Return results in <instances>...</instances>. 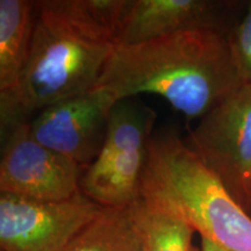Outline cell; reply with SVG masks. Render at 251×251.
Here are the masks:
<instances>
[{
  "mask_svg": "<svg viewBox=\"0 0 251 251\" xmlns=\"http://www.w3.org/2000/svg\"><path fill=\"white\" fill-rule=\"evenodd\" d=\"M130 0H42L29 56L11 90L0 93L1 133L62 100L93 90Z\"/></svg>",
  "mask_w": 251,
  "mask_h": 251,
  "instance_id": "1",
  "label": "cell"
},
{
  "mask_svg": "<svg viewBox=\"0 0 251 251\" xmlns=\"http://www.w3.org/2000/svg\"><path fill=\"white\" fill-rule=\"evenodd\" d=\"M242 84L227 37L180 31L117 46L94 89L106 91L117 101L157 94L188 120H200Z\"/></svg>",
  "mask_w": 251,
  "mask_h": 251,
  "instance_id": "2",
  "label": "cell"
},
{
  "mask_svg": "<svg viewBox=\"0 0 251 251\" xmlns=\"http://www.w3.org/2000/svg\"><path fill=\"white\" fill-rule=\"evenodd\" d=\"M141 199L184 220L203 240L251 251V218L174 129L153 134Z\"/></svg>",
  "mask_w": 251,
  "mask_h": 251,
  "instance_id": "3",
  "label": "cell"
},
{
  "mask_svg": "<svg viewBox=\"0 0 251 251\" xmlns=\"http://www.w3.org/2000/svg\"><path fill=\"white\" fill-rule=\"evenodd\" d=\"M155 121L156 113L135 98L114 103L102 148L81 177L84 196L101 207L139 201Z\"/></svg>",
  "mask_w": 251,
  "mask_h": 251,
  "instance_id": "4",
  "label": "cell"
},
{
  "mask_svg": "<svg viewBox=\"0 0 251 251\" xmlns=\"http://www.w3.org/2000/svg\"><path fill=\"white\" fill-rule=\"evenodd\" d=\"M248 213L251 200V84L200 119L184 140Z\"/></svg>",
  "mask_w": 251,
  "mask_h": 251,
  "instance_id": "5",
  "label": "cell"
},
{
  "mask_svg": "<svg viewBox=\"0 0 251 251\" xmlns=\"http://www.w3.org/2000/svg\"><path fill=\"white\" fill-rule=\"evenodd\" d=\"M101 208L83 193L43 201L0 192L1 251H63Z\"/></svg>",
  "mask_w": 251,
  "mask_h": 251,
  "instance_id": "6",
  "label": "cell"
},
{
  "mask_svg": "<svg viewBox=\"0 0 251 251\" xmlns=\"http://www.w3.org/2000/svg\"><path fill=\"white\" fill-rule=\"evenodd\" d=\"M1 144L0 192L43 201H61L81 193L85 168L37 142L29 121L1 133Z\"/></svg>",
  "mask_w": 251,
  "mask_h": 251,
  "instance_id": "7",
  "label": "cell"
},
{
  "mask_svg": "<svg viewBox=\"0 0 251 251\" xmlns=\"http://www.w3.org/2000/svg\"><path fill=\"white\" fill-rule=\"evenodd\" d=\"M115 102L111 94L96 89L62 100L31 119L30 134L37 142L86 168L102 148Z\"/></svg>",
  "mask_w": 251,
  "mask_h": 251,
  "instance_id": "8",
  "label": "cell"
},
{
  "mask_svg": "<svg viewBox=\"0 0 251 251\" xmlns=\"http://www.w3.org/2000/svg\"><path fill=\"white\" fill-rule=\"evenodd\" d=\"M247 7L240 0H131L117 35L130 46L180 31H212L227 37Z\"/></svg>",
  "mask_w": 251,
  "mask_h": 251,
  "instance_id": "9",
  "label": "cell"
},
{
  "mask_svg": "<svg viewBox=\"0 0 251 251\" xmlns=\"http://www.w3.org/2000/svg\"><path fill=\"white\" fill-rule=\"evenodd\" d=\"M36 1L0 0V93L15 85L29 56Z\"/></svg>",
  "mask_w": 251,
  "mask_h": 251,
  "instance_id": "10",
  "label": "cell"
},
{
  "mask_svg": "<svg viewBox=\"0 0 251 251\" xmlns=\"http://www.w3.org/2000/svg\"><path fill=\"white\" fill-rule=\"evenodd\" d=\"M63 251H143L134 207H102Z\"/></svg>",
  "mask_w": 251,
  "mask_h": 251,
  "instance_id": "11",
  "label": "cell"
},
{
  "mask_svg": "<svg viewBox=\"0 0 251 251\" xmlns=\"http://www.w3.org/2000/svg\"><path fill=\"white\" fill-rule=\"evenodd\" d=\"M133 207L143 251H201L193 243L196 230L184 220L142 199Z\"/></svg>",
  "mask_w": 251,
  "mask_h": 251,
  "instance_id": "12",
  "label": "cell"
},
{
  "mask_svg": "<svg viewBox=\"0 0 251 251\" xmlns=\"http://www.w3.org/2000/svg\"><path fill=\"white\" fill-rule=\"evenodd\" d=\"M231 59L243 84H251V0L227 36Z\"/></svg>",
  "mask_w": 251,
  "mask_h": 251,
  "instance_id": "13",
  "label": "cell"
},
{
  "mask_svg": "<svg viewBox=\"0 0 251 251\" xmlns=\"http://www.w3.org/2000/svg\"><path fill=\"white\" fill-rule=\"evenodd\" d=\"M200 249H201V251H228L224 249L222 247L218 246V244L213 243L208 240H203V238H201V246H200Z\"/></svg>",
  "mask_w": 251,
  "mask_h": 251,
  "instance_id": "14",
  "label": "cell"
},
{
  "mask_svg": "<svg viewBox=\"0 0 251 251\" xmlns=\"http://www.w3.org/2000/svg\"><path fill=\"white\" fill-rule=\"evenodd\" d=\"M248 214L250 215V218H251V200H250V206H249V209H248Z\"/></svg>",
  "mask_w": 251,
  "mask_h": 251,
  "instance_id": "15",
  "label": "cell"
}]
</instances>
